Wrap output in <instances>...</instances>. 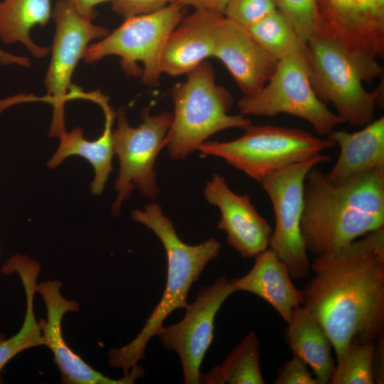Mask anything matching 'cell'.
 <instances>
[{"mask_svg":"<svg viewBox=\"0 0 384 384\" xmlns=\"http://www.w3.org/2000/svg\"><path fill=\"white\" fill-rule=\"evenodd\" d=\"M302 306L321 325L336 361L356 339L376 341L384 329V228L316 255Z\"/></svg>","mask_w":384,"mask_h":384,"instance_id":"cell-1","label":"cell"},{"mask_svg":"<svg viewBox=\"0 0 384 384\" xmlns=\"http://www.w3.org/2000/svg\"><path fill=\"white\" fill-rule=\"evenodd\" d=\"M384 228V168L341 183L313 168L306 176L301 232L308 252L338 250Z\"/></svg>","mask_w":384,"mask_h":384,"instance_id":"cell-2","label":"cell"},{"mask_svg":"<svg viewBox=\"0 0 384 384\" xmlns=\"http://www.w3.org/2000/svg\"><path fill=\"white\" fill-rule=\"evenodd\" d=\"M132 219L151 230L161 240L166 254L167 278L164 294L137 336L127 345L111 348L109 365L129 373L144 356L149 339L157 336L166 317L177 309L188 306V294L206 265L216 258L221 249L214 238L196 245L183 242L178 236L171 220L162 212L161 206L152 202L144 210L134 209Z\"/></svg>","mask_w":384,"mask_h":384,"instance_id":"cell-3","label":"cell"},{"mask_svg":"<svg viewBox=\"0 0 384 384\" xmlns=\"http://www.w3.org/2000/svg\"><path fill=\"white\" fill-rule=\"evenodd\" d=\"M306 47L309 79L317 97L331 103L344 123L363 127L372 122L383 102V83L371 92L363 83L382 76L377 58L351 50L324 32L314 36Z\"/></svg>","mask_w":384,"mask_h":384,"instance_id":"cell-4","label":"cell"},{"mask_svg":"<svg viewBox=\"0 0 384 384\" xmlns=\"http://www.w3.org/2000/svg\"><path fill=\"white\" fill-rule=\"evenodd\" d=\"M172 89L174 105L166 139L169 156L183 159L198 150L213 134L230 128L245 129L252 122L243 114L230 115L233 99L215 82L213 69L206 60Z\"/></svg>","mask_w":384,"mask_h":384,"instance_id":"cell-5","label":"cell"},{"mask_svg":"<svg viewBox=\"0 0 384 384\" xmlns=\"http://www.w3.org/2000/svg\"><path fill=\"white\" fill-rule=\"evenodd\" d=\"M335 146L333 141L320 139L300 129L251 124L236 139L206 141L198 150L203 154L223 159L260 182L276 171Z\"/></svg>","mask_w":384,"mask_h":384,"instance_id":"cell-6","label":"cell"},{"mask_svg":"<svg viewBox=\"0 0 384 384\" xmlns=\"http://www.w3.org/2000/svg\"><path fill=\"white\" fill-rule=\"evenodd\" d=\"M185 14L186 6L171 2L154 12L124 18L117 28L90 44L82 59L92 63L106 56H119L126 74L141 76L145 85H155L162 74L161 59L166 39Z\"/></svg>","mask_w":384,"mask_h":384,"instance_id":"cell-7","label":"cell"},{"mask_svg":"<svg viewBox=\"0 0 384 384\" xmlns=\"http://www.w3.org/2000/svg\"><path fill=\"white\" fill-rule=\"evenodd\" d=\"M243 115L274 117L288 114L307 121L318 135L328 136L343 124L314 92L306 57L292 55L279 60L275 71L258 92L238 102Z\"/></svg>","mask_w":384,"mask_h":384,"instance_id":"cell-8","label":"cell"},{"mask_svg":"<svg viewBox=\"0 0 384 384\" xmlns=\"http://www.w3.org/2000/svg\"><path fill=\"white\" fill-rule=\"evenodd\" d=\"M116 117L117 127L112 138L119 171L114 183L117 196L112 208L114 215H119L122 203L134 188L149 199L157 196L154 164L160 151L166 146L173 114L163 112L150 115L146 109L142 112V122L137 127L129 124L123 108L118 110Z\"/></svg>","mask_w":384,"mask_h":384,"instance_id":"cell-9","label":"cell"},{"mask_svg":"<svg viewBox=\"0 0 384 384\" xmlns=\"http://www.w3.org/2000/svg\"><path fill=\"white\" fill-rule=\"evenodd\" d=\"M329 160L331 156L320 154L276 171L260 182L275 215L269 247L286 265L292 279H304L311 271L301 232L305 178L313 168Z\"/></svg>","mask_w":384,"mask_h":384,"instance_id":"cell-10","label":"cell"},{"mask_svg":"<svg viewBox=\"0 0 384 384\" xmlns=\"http://www.w3.org/2000/svg\"><path fill=\"white\" fill-rule=\"evenodd\" d=\"M55 31L50 62L44 78L48 95L52 99L53 117L49 135L58 137L65 130L64 105L78 62L94 40L102 39L110 31L81 15L69 0H57L52 11Z\"/></svg>","mask_w":384,"mask_h":384,"instance_id":"cell-11","label":"cell"},{"mask_svg":"<svg viewBox=\"0 0 384 384\" xmlns=\"http://www.w3.org/2000/svg\"><path fill=\"white\" fill-rule=\"evenodd\" d=\"M235 292L233 279L222 275L201 289L196 300L186 307L181 321L159 330L157 336L164 346L179 355L185 383H200V366L213 339L215 316Z\"/></svg>","mask_w":384,"mask_h":384,"instance_id":"cell-12","label":"cell"},{"mask_svg":"<svg viewBox=\"0 0 384 384\" xmlns=\"http://www.w3.org/2000/svg\"><path fill=\"white\" fill-rule=\"evenodd\" d=\"M59 280H47L38 284L37 291L46 304V319L38 322L43 341L53 355V361L65 384H131L144 376V369L137 366L122 378L112 379L92 368L68 346L62 333L63 316L70 311H78L79 304L74 300L65 299Z\"/></svg>","mask_w":384,"mask_h":384,"instance_id":"cell-13","label":"cell"},{"mask_svg":"<svg viewBox=\"0 0 384 384\" xmlns=\"http://www.w3.org/2000/svg\"><path fill=\"white\" fill-rule=\"evenodd\" d=\"M320 31L347 48L373 58L384 54V0H317Z\"/></svg>","mask_w":384,"mask_h":384,"instance_id":"cell-14","label":"cell"},{"mask_svg":"<svg viewBox=\"0 0 384 384\" xmlns=\"http://www.w3.org/2000/svg\"><path fill=\"white\" fill-rule=\"evenodd\" d=\"M203 193L220 210L218 228L226 233V241L242 257H255L269 248L272 226L258 213L248 194L235 193L216 173L206 183Z\"/></svg>","mask_w":384,"mask_h":384,"instance_id":"cell-15","label":"cell"},{"mask_svg":"<svg viewBox=\"0 0 384 384\" xmlns=\"http://www.w3.org/2000/svg\"><path fill=\"white\" fill-rule=\"evenodd\" d=\"M213 57L225 65L244 95L255 94L262 88L279 62L255 41L247 28L224 16L215 27Z\"/></svg>","mask_w":384,"mask_h":384,"instance_id":"cell-16","label":"cell"},{"mask_svg":"<svg viewBox=\"0 0 384 384\" xmlns=\"http://www.w3.org/2000/svg\"><path fill=\"white\" fill-rule=\"evenodd\" d=\"M223 14L201 9L185 16L171 32L161 59V71L171 77L188 74L213 56L215 30Z\"/></svg>","mask_w":384,"mask_h":384,"instance_id":"cell-17","label":"cell"},{"mask_svg":"<svg viewBox=\"0 0 384 384\" xmlns=\"http://www.w3.org/2000/svg\"><path fill=\"white\" fill-rule=\"evenodd\" d=\"M252 269L233 279L237 291L252 293L270 304L287 322L293 310L303 304V292L292 283L286 265L270 247L257 255Z\"/></svg>","mask_w":384,"mask_h":384,"instance_id":"cell-18","label":"cell"},{"mask_svg":"<svg viewBox=\"0 0 384 384\" xmlns=\"http://www.w3.org/2000/svg\"><path fill=\"white\" fill-rule=\"evenodd\" d=\"M355 132L334 130L326 138L340 148L338 157L326 174L333 183H341L358 174L384 168V117L373 119Z\"/></svg>","mask_w":384,"mask_h":384,"instance_id":"cell-19","label":"cell"},{"mask_svg":"<svg viewBox=\"0 0 384 384\" xmlns=\"http://www.w3.org/2000/svg\"><path fill=\"white\" fill-rule=\"evenodd\" d=\"M97 103L100 105L105 114V126L101 136L96 140L88 141L84 138L83 130L80 127H75L70 132L63 131L58 136V148L47 166L50 169L55 168L68 156L73 155L85 158L91 164L95 171V177L90 184L91 191L95 195H100L113 170L112 161L114 153L112 134L115 113L105 95Z\"/></svg>","mask_w":384,"mask_h":384,"instance_id":"cell-20","label":"cell"},{"mask_svg":"<svg viewBox=\"0 0 384 384\" xmlns=\"http://www.w3.org/2000/svg\"><path fill=\"white\" fill-rule=\"evenodd\" d=\"M285 341L295 356L309 366L319 384H327L336 366L326 331L304 306L295 308L287 322Z\"/></svg>","mask_w":384,"mask_h":384,"instance_id":"cell-21","label":"cell"},{"mask_svg":"<svg viewBox=\"0 0 384 384\" xmlns=\"http://www.w3.org/2000/svg\"><path fill=\"white\" fill-rule=\"evenodd\" d=\"M40 271L39 262L18 253L11 256L0 270L4 275L16 273L19 276L26 299V311L21 329L9 338L0 332V379L1 370L14 356L28 348L43 346L41 330L33 310Z\"/></svg>","mask_w":384,"mask_h":384,"instance_id":"cell-22","label":"cell"},{"mask_svg":"<svg viewBox=\"0 0 384 384\" xmlns=\"http://www.w3.org/2000/svg\"><path fill=\"white\" fill-rule=\"evenodd\" d=\"M52 17L50 0H3L0 3V39L5 44L21 43L36 58L45 57L49 48L37 45L30 32L46 26Z\"/></svg>","mask_w":384,"mask_h":384,"instance_id":"cell-23","label":"cell"},{"mask_svg":"<svg viewBox=\"0 0 384 384\" xmlns=\"http://www.w3.org/2000/svg\"><path fill=\"white\" fill-rule=\"evenodd\" d=\"M260 347L255 331L247 334L220 364L201 375L200 383L264 384Z\"/></svg>","mask_w":384,"mask_h":384,"instance_id":"cell-24","label":"cell"},{"mask_svg":"<svg viewBox=\"0 0 384 384\" xmlns=\"http://www.w3.org/2000/svg\"><path fill=\"white\" fill-rule=\"evenodd\" d=\"M247 28L255 41L277 60L292 55L307 58L306 44L277 9Z\"/></svg>","mask_w":384,"mask_h":384,"instance_id":"cell-25","label":"cell"},{"mask_svg":"<svg viewBox=\"0 0 384 384\" xmlns=\"http://www.w3.org/2000/svg\"><path fill=\"white\" fill-rule=\"evenodd\" d=\"M375 341L356 339L351 341L330 377L331 384H373L372 362Z\"/></svg>","mask_w":384,"mask_h":384,"instance_id":"cell-26","label":"cell"},{"mask_svg":"<svg viewBox=\"0 0 384 384\" xmlns=\"http://www.w3.org/2000/svg\"><path fill=\"white\" fill-rule=\"evenodd\" d=\"M276 9L305 44L320 31L317 0H273Z\"/></svg>","mask_w":384,"mask_h":384,"instance_id":"cell-27","label":"cell"},{"mask_svg":"<svg viewBox=\"0 0 384 384\" xmlns=\"http://www.w3.org/2000/svg\"><path fill=\"white\" fill-rule=\"evenodd\" d=\"M276 9L273 0H230L223 16L249 28Z\"/></svg>","mask_w":384,"mask_h":384,"instance_id":"cell-28","label":"cell"},{"mask_svg":"<svg viewBox=\"0 0 384 384\" xmlns=\"http://www.w3.org/2000/svg\"><path fill=\"white\" fill-rule=\"evenodd\" d=\"M274 384H319L307 365L293 356L278 369Z\"/></svg>","mask_w":384,"mask_h":384,"instance_id":"cell-29","label":"cell"},{"mask_svg":"<svg viewBox=\"0 0 384 384\" xmlns=\"http://www.w3.org/2000/svg\"><path fill=\"white\" fill-rule=\"evenodd\" d=\"M173 0H110L112 10L124 18L154 12Z\"/></svg>","mask_w":384,"mask_h":384,"instance_id":"cell-30","label":"cell"},{"mask_svg":"<svg viewBox=\"0 0 384 384\" xmlns=\"http://www.w3.org/2000/svg\"><path fill=\"white\" fill-rule=\"evenodd\" d=\"M372 371L374 383H384V336L375 341L373 356Z\"/></svg>","mask_w":384,"mask_h":384,"instance_id":"cell-31","label":"cell"},{"mask_svg":"<svg viewBox=\"0 0 384 384\" xmlns=\"http://www.w3.org/2000/svg\"><path fill=\"white\" fill-rule=\"evenodd\" d=\"M230 0H173L184 6H192L194 9H201L223 15Z\"/></svg>","mask_w":384,"mask_h":384,"instance_id":"cell-32","label":"cell"},{"mask_svg":"<svg viewBox=\"0 0 384 384\" xmlns=\"http://www.w3.org/2000/svg\"><path fill=\"white\" fill-rule=\"evenodd\" d=\"M83 16L93 21L98 15L95 8L110 0H69Z\"/></svg>","mask_w":384,"mask_h":384,"instance_id":"cell-33","label":"cell"},{"mask_svg":"<svg viewBox=\"0 0 384 384\" xmlns=\"http://www.w3.org/2000/svg\"><path fill=\"white\" fill-rule=\"evenodd\" d=\"M14 64L23 67H29L31 65L28 58L14 55L0 49V65H6Z\"/></svg>","mask_w":384,"mask_h":384,"instance_id":"cell-34","label":"cell"},{"mask_svg":"<svg viewBox=\"0 0 384 384\" xmlns=\"http://www.w3.org/2000/svg\"><path fill=\"white\" fill-rule=\"evenodd\" d=\"M0 255H1V248H0Z\"/></svg>","mask_w":384,"mask_h":384,"instance_id":"cell-35","label":"cell"}]
</instances>
